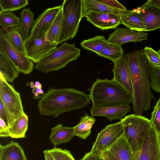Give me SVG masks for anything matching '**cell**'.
<instances>
[{
    "label": "cell",
    "mask_w": 160,
    "mask_h": 160,
    "mask_svg": "<svg viewBox=\"0 0 160 160\" xmlns=\"http://www.w3.org/2000/svg\"><path fill=\"white\" fill-rule=\"evenodd\" d=\"M112 69L113 79L133 96L132 80L128 66L125 55L119 60L113 62Z\"/></svg>",
    "instance_id": "cell-14"
},
{
    "label": "cell",
    "mask_w": 160,
    "mask_h": 160,
    "mask_svg": "<svg viewBox=\"0 0 160 160\" xmlns=\"http://www.w3.org/2000/svg\"><path fill=\"white\" fill-rule=\"evenodd\" d=\"M48 151L55 160H75L70 152L66 149L54 148Z\"/></svg>",
    "instance_id": "cell-35"
},
{
    "label": "cell",
    "mask_w": 160,
    "mask_h": 160,
    "mask_svg": "<svg viewBox=\"0 0 160 160\" xmlns=\"http://www.w3.org/2000/svg\"><path fill=\"white\" fill-rule=\"evenodd\" d=\"M131 110L129 104L103 107H92L90 109L91 117L102 116L110 121L115 120H121Z\"/></svg>",
    "instance_id": "cell-18"
},
{
    "label": "cell",
    "mask_w": 160,
    "mask_h": 160,
    "mask_svg": "<svg viewBox=\"0 0 160 160\" xmlns=\"http://www.w3.org/2000/svg\"><path fill=\"white\" fill-rule=\"evenodd\" d=\"M0 118L3 120L8 127L7 118L3 105L0 101Z\"/></svg>",
    "instance_id": "cell-40"
},
{
    "label": "cell",
    "mask_w": 160,
    "mask_h": 160,
    "mask_svg": "<svg viewBox=\"0 0 160 160\" xmlns=\"http://www.w3.org/2000/svg\"><path fill=\"white\" fill-rule=\"evenodd\" d=\"M5 33L14 46L25 54V40L22 33L21 26L11 27L6 30Z\"/></svg>",
    "instance_id": "cell-30"
},
{
    "label": "cell",
    "mask_w": 160,
    "mask_h": 160,
    "mask_svg": "<svg viewBox=\"0 0 160 160\" xmlns=\"http://www.w3.org/2000/svg\"><path fill=\"white\" fill-rule=\"evenodd\" d=\"M150 121L151 125L160 134V98L154 107Z\"/></svg>",
    "instance_id": "cell-36"
},
{
    "label": "cell",
    "mask_w": 160,
    "mask_h": 160,
    "mask_svg": "<svg viewBox=\"0 0 160 160\" xmlns=\"http://www.w3.org/2000/svg\"><path fill=\"white\" fill-rule=\"evenodd\" d=\"M80 54V50L75 47L74 43L64 42L37 63L35 68L44 73L57 71L76 60Z\"/></svg>",
    "instance_id": "cell-4"
},
{
    "label": "cell",
    "mask_w": 160,
    "mask_h": 160,
    "mask_svg": "<svg viewBox=\"0 0 160 160\" xmlns=\"http://www.w3.org/2000/svg\"><path fill=\"white\" fill-rule=\"evenodd\" d=\"M27 84V85L29 86L32 89H35L37 88H42V84L38 81H36L35 83L33 82H31Z\"/></svg>",
    "instance_id": "cell-42"
},
{
    "label": "cell",
    "mask_w": 160,
    "mask_h": 160,
    "mask_svg": "<svg viewBox=\"0 0 160 160\" xmlns=\"http://www.w3.org/2000/svg\"><path fill=\"white\" fill-rule=\"evenodd\" d=\"M142 19L146 31L160 28V7L152 0H148L142 6L134 9Z\"/></svg>",
    "instance_id": "cell-12"
},
{
    "label": "cell",
    "mask_w": 160,
    "mask_h": 160,
    "mask_svg": "<svg viewBox=\"0 0 160 160\" xmlns=\"http://www.w3.org/2000/svg\"><path fill=\"white\" fill-rule=\"evenodd\" d=\"M20 14L21 31L25 40L28 38L34 22V13L29 8H28L23 9Z\"/></svg>",
    "instance_id": "cell-28"
},
{
    "label": "cell",
    "mask_w": 160,
    "mask_h": 160,
    "mask_svg": "<svg viewBox=\"0 0 160 160\" xmlns=\"http://www.w3.org/2000/svg\"><path fill=\"white\" fill-rule=\"evenodd\" d=\"M84 17L87 21L102 30L116 28L122 24L121 17L107 13L90 12Z\"/></svg>",
    "instance_id": "cell-15"
},
{
    "label": "cell",
    "mask_w": 160,
    "mask_h": 160,
    "mask_svg": "<svg viewBox=\"0 0 160 160\" xmlns=\"http://www.w3.org/2000/svg\"><path fill=\"white\" fill-rule=\"evenodd\" d=\"M32 93L33 94V98L37 99L39 98H42L41 95H43L44 94V92L42 88H37L35 89H32Z\"/></svg>",
    "instance_id": "cell-41"
},
{
    "label": "cell",
    "mask_w": 160,
    "mask_h": 160,
    "mask_svg": "<svg viewBox=\"0 0 160 160\" xmlns=\"http://www.w3.org/2000/svg\"><path fill=\"white\" fill-rule=\"evenodd\" d=\"M82 0H65L62 4V20L58 44L72 39L78 31L82 17Z\"/></svg>",
    "instance_id": "cell-5"
},
{
    "label": "cell",
    "mask_w": 160,
    "mask_h": 160,
    "mask_svg": "<svg viewBox=\"0 0 160 160\" xmlns=\"http://www.w3.org/2000/svg\"><path fill=\"white\" fill-rule=\"evenodd\" d=\"M88 90L92 107L117 106L132 102L133 96L113 79L98 78Z\"/></svg>",
    "instance_id": "cell-3"
},
{
    "label": "cell",
    "mask_w": 160,
    "mask_h": 160,
    "mask_svg": "<svg viewBox=\"0 0 160 160\" xmlns=\"http://www.w3.org/2000/svg\"><path fill=\"white\" fill-rule=\"evenodd\" d=\"M103 36L97 35L82 41L81 46L84 49L94 52L97 54L110 43Z\"/></svg>",
    "instance_id": "cell-25"
},
{
    "label": "cell",
    "mask_w": 160,
    "mask_h": 160,
    "mask_svg": "<svg viewBox=\"0 0 160 160\" xmlns=\"http://www.w3.org/2000/svg\"><path fill=\"white\" fill-rule=\"evenodd\" d=\"M0 160H27L23 150L18 142L11 141L0 145Z\"/></svg>",
    "instance_id": "cell-20"
},
{
    "label": "cell",
    "mask_w": 160,
    "mask_h": 160,
    "mask_svg": "<svg viewBox=\"0 0 160 160\" xmlns=\"http://www.w3.org/2000/svg\"><path fill=\"white\" fill-rule=\"evenodd\" d=\"M123 125V135L132 154L138 149L146 131L152 125L150 120L141 115H127L121 120Z\"/></svg>",
    "instance_id": "cell-6"
},
{
    "label": "cell",
    "mask_w": 160,
    "mask_h": 160,
    "mask_svg": "<svg viewBox=\"0 0 160 160\" xmlns=\"http://www.w3.org/2000/svg\"><path fill=\"white\" fill-rule=\"evenodd\" d=\"M103 3L112 8L122 10H127V8L116 0H98Z\"/></svg>",
    "instance_id": "cell-37"
},
{
    "label": "cell",
    "mask_w": 160,
    "mask_h": 160,
    "mask_svg": "<svg viewBox=\"0 0 160 160\" xmlns=\"http://www.w3.org/2000/svg\"><path fill=\"white\" fill-rule=\"evenodd\" d=\"M62 20V6L55 18L45 30L42 37L53 44L58 45V42L61 29Z\"/></svg>",
    "instance_id": "cell-21"
},
{
    "label": "cell",
    "mask_w": 160,
    "mask_h": 160,
    "mask_svg": "<svg viewBox=\"0 0 160 160\" xmlns=\"http://www.w3.org/2000/svg\"><path fill=\"white\" fill-rule=\"evenodd\" d=\"M57 46L43 37L38 38L33 35H30L24 42L25 55L36 64L55 49Z\"/></svg>",
    "instance_id": "cell-11"
},
{
    "label": "cell",
    "mask_w": 160,
    "mask_h": 160,
    "mask_svg": "<svg viewBox=\"0 0 160 160\" xmlns=\"http://www.w3.org/2000/svg\"><path fill=\"white\" fill-rule=\"evenodd\" d=\"M0 52L9 60L19 72L29 74L33 70V62L14 46L1 27Z\"/></svg>",
    "instance_id": "cell-8"
},
{
    "label": "cell",
    "mask_w": 160,
    "mask_h": 160,
    "mask_svg": "<svg viewBox=\"0 0 160 160\" xmlns=\"http://www.w3.org/2000/svg\"><path fill=\"white\" fill-rule=\"evenodd\" d=\"M157 52H158V53L160 55V48L159 50L157 51Z\"/></svg>",
    "instance_id": "cell-45"
},
{
    "label": "cell",
    "mask_w": 160,
    "mask_h": 160,
    "mask_svg": "<svg viewBox=\"0 0 160 160\" xmlns=\"http://www.w3.org/2000/svg\"><path fill=\"white\" fill-rule=\"evenodd\" d=\"M142 50L150 67H160V55L157 52L148 47Z\"/></svg>",
    "instance_id": "cell-33"
},
{
    "label": "cell",
    "mask_w": 160,
    "mask_h": 160,
    "mask_svg": "<svg viewBox=\"0 0 160 160\" xmlns=\"http://www.w3.org/2000/svg\"><path fill=\"white\" fill-rule=\"evenodd\" d=\"M0 101L6 114L9 128L24 113L20 93L0 74Z\"/></svg>",
    "instance_id": "cell-7"
},
{
    "label": "cell",
    "mask_w": 160,
    "mask_h": 160,
    "mask_svg": "<svg viewBox=\"0 0 160 160\" xmlns=\"http://www.w3.org/2000/svg\"><path fill=\"white\" fill-rule=\"evenodd\" d=\"M28 3V0H0V13L17 10Z\"/></svg>",
    "instance_id": "cell-32"
},
{
    "label": "cell",
    "mask_w": 160,
    "mask_h": 160,
    "mask_svg": "<svg viewBox=\"0 0 160 160\" xmlns=\"http://www.w3.org/2000/svg\"><path fill=\"white\" fill-rule=\"evenodd\" d=\"M9 127L5 121L0 118V136L1 137H9Z\"/></svg>",
    "instance_id": "cell-38"
},
{
    "label": "cell",
    "mask_w": 160,
    "mask_h": 160,
    "mask_svg": "<svg viewBox=\"0 0 160 160\" xmlns=\"http://www.w3.org/2000/svg\"><path fill=\"white\" fill-rule=\"evenodd\" d=\"M45 160H55L50 153L48 150H45L43 152Z\"/></svg>",
    "instance_id": "cell-43"
},
{
    "label": "cell",
    "mask_w": 160,
    "mask_h": 160,
    "mask_svg": "<svg viewBox=\"0 0 160 160\" xmlns=\"http://www.w3.org/2000/svg\"><path fill=\"white\" fill-rule=\"evenodd\" d=\"M90 100L89 95L73 88H50L38 100V108L41 115L56 118L62 113L85 107Z\"/></svg>",
    "instance_id": "cell-2"
},
{
    "label": "cell",
    "mask_w": 160,
    "mask_h": 160,
    "mask_svg": "<svg viewBox=\"0 0 160 160\" xmlns=\"http://www.w3.org/2000/svg\"><path fill=\"white\" fill-rule=\"evenodd\" d=\"M0 74L8 82H12L18 76L19 72L7 58L0 52Z\"/></svg>",
    "instance_id": "cell-27"
},
{
    "label": "cell",
    "mask_w": 160,
    "mask_h": 160,
    "mask_svg": "<svg viewBox=\"0 0 160 160\" xmlns=\"http://www.w3.org/2000/svg\"><path fill=\"white\" fill-rule=\"evenodd\" d=\"M123 134V126L121 121L107 126L98 133L90 152L101 155L112 146Z\"/></svg>",
    "instance_id": "cell-10"
},
{
    "label": "cell",
    "mask_w": 160,
    "mask_h": 160,
    "mask_svg": "<svg viewBox=\"0 0 160 160\" xmlns=\"http://www.w3.org/2000/svg\"><path fill=\"white\" fill-rule=\"evenodd\" d=\"M132 153L123 135L101 156L103 160H132Z\"/></svg>",
    "instance_id": "cell-16"
},
{
    "label": "cell",
    "mask_w": 160,
    "mask_h": 160,
    "mask_svg": "<svg viewBox=\"0 0 160 160\" xmlns=\"http://www.w3.org/2000/svg\"><path fill=\"white\" fill-rule=\"evenodd\" d=\"M122 24L127 28L140 32L146 31L143 22L137 12L134 9L129 10L121 17Z\"/></svg>",
    "instance_id": "cell-23"
},
{
    "label": "cell",
    "mask_w": 160,
    "mask_h": 160,
    "mask_svg": "<svg viewBox=\"0 0 160 160\" xmlns=\"http://www.w3.org/2000/svg\"><path fill=\"white\" fill-rule=\"evenodd\" d=\"M28 116L24 113L9 128V137L15 138H24L28 128Z\"/></svg>",
    "instance_id": "cell-24"
},
{
    "label": "cell",
    "mask_w": 160,
    "mask_h": 160,
    "mask_svg": "<svg viewBox=\"0 0 160 160\" xmlns=\"http://www.w3.org/2000/svg\"><path fill=\"white\" fill-rule=\"evenodd\" d=\"M20 18L11 12H6L0 13V25L4 32L13 27L21 26Z\"/></svg>",
    "instance_id": "cell-31"
},
{
    "label": "cell",
    "mask_w": 160,
    "mask_h": 160,
    "mask_svg": "<svg viewBox=\"0 0 160 160\" xmlns=\"http://www.w3.org/2000/svg\"><path fill=\"white\" fill-rule=\"evenodd\" d=\"M125 55L132 86V108L134 114L141 115L150 109L154 98L149 80L150 67L142 50H135Z\"/></svg>",
    "instance_id": "cell-1"
},
{
    "label": "cell",
    "mask_w": 160,
    "mask_h": 160,
    "mask_svg": "<svg viewBox=\"0 0 160 160\" xmlns=\"http://www.w3.org/2000/svg\"><path fill=\"white\" fill-rule=\"evenodd\" d=\"M149 76L151 88L155 92L160 93V67H150Z\"/></svg>",
    "instance_id": "cell-34"
},
{
    "label": "cell",
    "mask_w": 160,
    "mask_h": 160,
    "mask_svg": "<svg viewBox=\"0 0 160 160\" xmlns=\"http://www.w3.org/2000/svg\"><path fill=\"white\" fill-rule=\"evenodd\" d=\"M82 17L92 12L114 14L121 17L129 10L114 9L100 2L98 0H82Z\"/></svg>",
    "instance_id": "cell-19"
},
{
    "label": "cell",
    "mask_w": 160,
    "mask_h": 160,
    "mask_svg": "<svg viewBox=\"0 0 160 160\" xmlns=\"http://www.w3.org/2000/svg\"><path fill=\"white\" fill-rule=\"evenodd\" d=\"M132 160H160V134L151 125L146 131Z\"/></svg>",
    "instance_id": "cell-9"
},
{
    "label": "cell",
    "mask_w": 160,
    "mask_h": 160,
    "mask_svg": "<svg viewBox=\"0 0 160 160\" xmlns=\"http://www.w3.org/2000/svg\"><path fill=\"white\" fill-rule=\"evenodd\" d=\"M95 121L94 118L85 114L81 118L78 124L74 127V136L83 139H86L91 133L92 128Z\"/></svg>",
    "instance_id": "cell-26"
},
{
    "label": "cell",
    "mask_w": 160,
    "mask_h": 160,
    "mask_svg": "<svg viewBox=\"0 0 160 160\" xmlns=\"http://www.w3.org/2000/svg\"><path fill=\"white\" fill-rule=\"evenodd\" d=\"M74 136V128L58 124L52 128L49 139L54 145L68 142Z\"/></svg>",
    "instance_id": "cell-22"
},
{
    "label": "cell",
    "mask_w": 160,
    "mask_h": 160,
    "mask_svg": "<svg viewBox=\"0 0 160 160\" xmlns=\"http://www.w3.org/2000/svg\"><path fill=\"white\" fill-rule=\"evenodd\" d=\"M152 1L160 7V0H152Z\"/></svg>",
    "instance_id": "cell-44"
},
{
    "label": "cell",
    "mask_w": 160,
    "mask_h": 160,
    "mask_svg": "<svg viewBox=\"0 0 160 160\" xmlns=\"http://www.w3.org/2000/svg\"><path fill=\"white\" fill-rule=\"evenodd\" d=\"M80 160H103V159L101 155L95 154L89 152L86 153Z\"/></svg>",
    "instance_id": "cell-39"
},
{
    "label": "cell",
    "mask_w": 160,
    "mask_h": 160,
    "mask_svg": "<svg viewBox=\"0 0 160 160\" xmlns=\"http://www.w3.org/2000/svg\"><path fill=\"white\" fill-rule=\"evenodd\" d=\"M97 54L109 59L113 62L120 59L124 55L121 46L112 42H110L108 45Z\"/></svg>",
    "instance_id": "cell-29"
},
{
    "label": "cell",
    "mask_w": 160,
    "mask_h": 160,
    "mask_svg": "<svg viewBox=\"0 0 160 160\" xmlns=\"http://www.w3.org/2000/svg\"><path fill=\"white\" fill-rule=\"evenodd\" d=\"M148 33L131 29L128 28H116L109 36L108 40L110 42L122 46L130 42H141L147 39Z\"/></svg>",
    "instance_id": "cell-13"
},
{
    "label": "cell",
    "mask_w": 160,
    "mask_h": 160,
    "mask_svg": "<svg viewBox=\"0 0 160 160\" xmlns=\"http://www.w3.org/2000/svg\"><path fill=\"white\" fill-rule=\"evenodd\" d=\"M62 6L61 5L49 8L40 14L34 21L30 35L38 38L42 37L45 30L55 18Z\"/></svg>",
    "instance_id": "cell-17"
}]
</instances>
